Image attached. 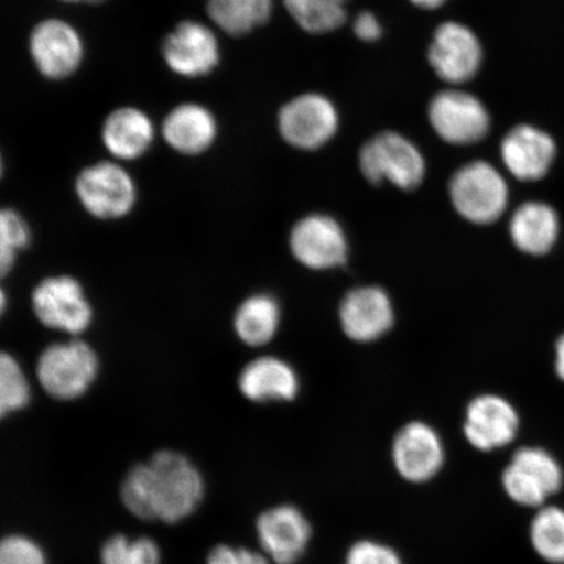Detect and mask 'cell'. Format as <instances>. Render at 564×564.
I'll use <instances>...</instances> for the list:
<instances>
[{"label":"cell","mask_w":564,"mask_h":564,"mask_svg":"<svg viewBox=\"0 0 564 564\" xmlns=\"http://www.w3.org/2000/svg\"><path fill=\"white\" fill-rule=\"evenodd\" d=\"M206 486L200 470L182 454L160 451L147 464L126 476L122 502L133 517L173 524L193 514L202 503Z\"/></svg>","instance_id":"6da1fadb"},{"label":"cell","mask_w":564,"mask_h":564,"mask_svg":"<svg viewBox=\"0 0 564 564\" xmlns=\"http://www.w3.org/2000/svg\"><path fill=\"white\" fill-rule=\"evenodd\" d=\"M500 482L511 502L539 510L563 489L564 469L550 451L524 446L514 451Z\"/></svg>","instance_id":"7a4b0ae2"},{"label":"cell","mask_w":564,"mask_h":564,"mask_svg":"<svg viewBox=\"0 0 564 564\" xmlns=\"http://www.w3.org/2000/svg\"><path fill=\"white\" fill-rule=\"evenodd\" d=\"M359 169L372 185L388 181L405 192L417 188L426 175L417 145L394 131L380 132L362 147Z\"/></svg>","instance_id":"3957f363"},{"label":"cell","mask_w":564,"mask_h":564,"mask_svg":"<svg viewBox=\"0 0 564 564\" xmlns=\"http://www.w3.org/2000/svg\"><path fill=\"white\" fill-rule=\"evenodd\" d=\"M98 357L87 343L73 340L53 344L41 352L37 379L52 398L76 400L86 394L97 378Z\"/></svg>","instance_id":"277c9868"},{"label":"cell","mask_w":564,"mask_h":564,"mask_svg":"<svg viewBox=\"0 0 564 564\" xmlns=\"http://www.w3.org/2000/svg\"><path fill=\"white\" fill-rule=\"evenodd\" d=\"M449 196L458 215L478 225L497 221L509 206V186L486 161L462 166L449 182Z\"/></svg>","instance_id":"5b68a950"},{"label":"cell","mask_w":564,"mask_h":564,"mask_svg":"<svg viewBox=\"0 0 564 564\" xmlns=\"http://www.w3.org/2000/svg\"><path fill=\"white\" fill-rule=\"evenodd\" d=\"M427 118L436 135L453 145L476 144L491 129V116L485 104L457 88L438 91L430 100Z\"/></svg>","instance_id":"8992f818"},{"label":"cell","mask_w":564,"mask_h":564,"mask_svg":"<svg viewBox=\"0 0 564 564\" xmlns=\"http://www.w3.org/2000/svg\"><path fill=\"white\" fill-rule=\"evenodd\" d=\"M75 189L83 208L100 220H118L137 204L135 182L115 162H98L84 169L77 175Z\"/></svg>","instance_id":"52a82bcc"},{"label":"cell","mask_w":564,"mask_h":564,"mask_svg":"<svg viewBox=\"0 0 564 564\" xmlns=\"http://www.w3.org/2000/svg\"><path fill=\"white\" fill-rule=\"evenodd\" d=\"M32 307L41 324L68 335L86 333L94 322V308L84 288L70 276L42 280L34 288Z\"/></svg>","instance_id":"ba28073f"},{"label":"cell","mask_w":564,"mask_h":564,"mask_svg":"<svg viewBox=\"0 0 564 564\" xmlns=\"http://www.w3.org/2000/svg\"><path fill=\"white\" fill-rule=\"evenodd\" d=\"M279 131L289 145L315 151L336 135L340 117L333 101L321 94L292 98L279 111Z\"/></svg>","instance_id":"9c48e42d"},{"label":"cell","mask_w":564,"mask_h":564,"mask_svg":"<svg viewBox=\"0 0 564 564\" xmlns=\"http://www.w3.org/2000/svg\"><path fill=\"white\" fill-rule=\"evenodd\" d=\"M427 59L436 76L451 86H463L479 73L484 62L481 41L469 26L448 20L436 28Z\"/></svg>","instance_id":"30bf717a"},{"label":"cell","mask_w":564,"mask_h":564,"mask_svg":"<svg viewBox=\"0 0 564 564\" xmlns=\"http://www.w3.org/2000/svg\"><path fill=\"white\" fill-rule=\"evenodd\" d=\"M391 458L394 470L404 481L422 485L441 474L446 463V447L433 426L412 421L394 435Z\"/></svg>","instance_id":"8fae6325"},{"label":"cell","mask_w":564,"mask_h":564,"mask_svg":"<svg viewBox=\"0 0 564 564\" xmlns=\"http://www.w3.org/2000/svg\"><path fill=\"white\" fill-rule=\"evenodd\" d=\"M520 415L509 400L497 394H481L471 400L463 425L465 440L481 453L502 449L517 440Z\"/></svg>","instance_id":"7c38bea8"},{"label":"cell","mask_w":564,"mask_h":564,"mask_svg":"<svg viewBox=\"0 0 564 564\" xmlns=\"http://www.w3.org/2000/svg\"><path fill=\"white\" fill-rule=\"evenodd\" d=\"M257 535L260 547L273 563L294 564L306 553L313 528L297 507L280 505L259 514Z\"/></svg>","instance_id":"4fadbf2b"},{"label":"cell","mask_w":564,"mask_h":564,"mask_svg":"<svg viewBox=\"0 0 564 564\" xmlns=\"http://www.w3.org/2000/svg\"><path fill=\"white\" fill-rule=\"evenodd\" d=\"M30 51L40 74L51 80L66 79L75 74L84 56L79 33L59 19H47L34 26Z\"/></svg>","instance_id":"5bb4252c"},{"label":"cell","mask_w":564,"mask_h":564,"mask_svg":"<svg viewBox=\"0 0 564 564\" xmlns=\"http://www.w3.org/2000/svg\"><path fill=\"white\" fill-rule=\"evenodd\" d=\"M289 243L294 258L310 270H330L347 260V237L340 224L326 215L302 218L294 225Z\"/></svg>","instance_id":"9a60e30c"},{"label":"cell","mask_w":564,"mask_h":564,"mask_svg":"<svg viewBox=\"0 0 564 564\" xmlns=\"http://www.w3.org/2000/svg\"><path fill=\"white\" fill-rule=\"evenodd\" d=\"M558 147L549 132L533 124H518L500 143V156L507 171L523 182L544 180L552 171Z\"/></svg>","instance_id":"2e32d148"},{"label":"cell","mask_w":564,"mask_h":564,"mask_svg":"<svg viewBox=\"0 0 564 564\" xmlns=\"http://www.w3.org/2000/svg\"><path fill=\"white\" fill-rule=\"evenodd\" d=\"M162 56L174 74L200 77L209 75L220 63V46L208 26L186 20L166 35Z\"/></svg>","instance_id":"e0dca14e"},{"label":"cell","mask_w":564,"mask_h":564,"mask_svg":"<svg viewBox=\"0 0 564 564\" xmlns=\"http://www.w3.org/2000/svg\"><path fill=\"white\" fill-rule=\"evenodd\" d=\"M345 335L358 343L382 337L393 326V307L383 289L366 286L347 294L340 307Z\"/></svg>","instance_id":"ac0fdd59"},{"label":"cell","mask_w":564,"mask_h":564,"mask_svg":"<svg viewBox=\"0 0 564 564\" xmlns=\"http://www.w3.org/2000/svg\"><path fill=\"white\" fill-rule=\"evenodd\" d=\"M238 387L247 400L262 404L294 400L300 391V380L291 365L282 359L260 357L246 365Z\"/></svg>","instance_id":"d6986e66"},{"label":"cell","mask_w":564,"mask_h":564,"mask_svg":"<svg viewBox=\"0 0 564 564\" xmlns=\"http://www.w3.org/2000/svg\"><path fill=\"white\" fill-rule=\"evenodd\" d=\"M162 137L174 151L196 156L209 150L217 137V122L199 104L176 106L162 123Z\"/></svg>","instance_id":"ffe728a7"},{"label":"cell","mask_w":564,"mask_h":564,"mask_svg":"<svg viewBox=\"0 0 564 564\" xmlns=\"http://www.w3.org/2000/svg\"><path fill=\"white\" fill-rule=\"evenodd\" d=\"M561 220L554 207L544 202H527L513 212L510 236L521 252L544 257L558 242Z\"/></svg>","instance_id":"44dd1931"},{"label":"cell","mask_w":564,"mask_h":564,"mask_svg":"<svg viewBox=\"0 0 564 564\" xmlns=\"http://www.w3.org/2000/svg\"><path fill=\"white\" fill-rule=\"evenodd\" d=\"M154 138L153 123L137 108L117 109L106 118L102 141L111 156L119 160H137L150 150Z\"/></svg>","instance_id":"7402d4cb"},{"label":"cell","mask_w":564,"mask_h":564,"mask_svg":"<svg viewBox=\"0 0 564 564\" xmlns=\"http://www.w3.org/2000/svg\"><path fill=\"white\" fill-rule=\"evenodd\" d=\"M281 310L270 294H253L239 305L232 326L239 340L249 347H262L278 334Z\"/></svg>","instance_id":"603a6c76"},{"label":"cell","mask_w":564,"mask_h":564,"mask_svg":"<svg viewBox=\"0 0 564 564\" xmlns=\"http://www.w3.org/2000/svg\"><path fill=\"white\" fill-rule=\"evenodd\" d=\"M273 0H207L214 23L232 37H242L270 20Z\"/></svg>","instance_id":"cb8c5ba5"},{"label":"cell","mask_w":564,"mask_h":564,"mask_svg":"<svg viewBox=\"0 0 564 564\" xmlns=\"http://www.w3.org/2000/svg\"><path fill=\"white\" fill-rule=\"evenodd\" d=\"M533 552L549 564H564V509L545 505L535 510L529 524Z\"/></svg>","instance_id":"d4e9b609"},{"label":"cell","mask_w":564,"mask_h":564,"mask_svg":"<svg viewBox=\"0 0 564 564\" xmlns=\"http://www.w3.org/2000/svg\"><path fill=\"white\" fill-rule=\"evenodd\" d=\"M349 0H284L289 15L302 31L326 34L341 28L348 19Z\"/></svg>","instance_id":"484cf974"},{"label":"cell","mask_w":564,"mask_h":564,"mask_svg":"<svg viewBox=\"0 0 564 564\" xmlns=\"http://www.w3.org/2000/svg\"><path fill=\"white\" fill-rule=\"evenodd\" d=\"M102 564H161L156 542L148 538L130 540L126 535H112L101 549Z\"/></svg>","instance_id":"4316f807"},{"label":"cell","mask_w":564,"mask_h":564,"mask_svg":"<svg viewBox=\"0 0 564 564\" xmlns=\"http://www.w3.org/2000/svg\"><path fill=\"white\" fill-rule=\"evenodd\" d=\"M31 388L17 358L3 352L0 357V413H15L30 404Z\"/></svg>","instance_id":"83f0119b"},{"label":"cell","mask_w":564,"mask_h":564,"mask_svg":"<svg viewBox=\"0 0 564 564\" xmlns=\"http://www.w3.org/2000/svg\"><path fill=\"white\" fill-rule=\"evenodd\" d=\"M31 242V231L17 210L3 209L0 214V271L7 274L15 263L18 252Z\"/></svg>","instance_id":"f1b7e54d"},{"label":"cell","mask_w":564,"mask_h":564,"mask_svg":"<svg viewBox=\"0 0 564 564\" xmlns=\"http://www.w3.org/2000/svg\"><path fill=\"white\" fill-rule=\"evenodd\" d=\"M0 564H47L44 550L26 535L12 534L0 545Z\"/></svg>","instance_id":"f546056e"},{"label":"cell","mask_w":564,"mask_h":564,"mask_svg":"<svg viewBox=\"0 0 564 564\" xmlns=\"http://www.w3.org/2000/svg\"><path fill=\"white\" fill-rule=\"evenodd\" d=\"M344 564H404L392 546L377 540H359L345 555Z\"/></svg>","instance_id":"4dcf8cb0"},{"label":"cell","mask_w":564,"mask_h":564,"mask_svg":"<svg viewBox=\"0 0 564 564\" xmlns=\"http://www.w3.org/2000/svg\"><path fill=\"white\" fill-rule=\"evenodd\" d=\"M264 553L252 552L245 547L218 545L210 550L207 564H271Z\"/></svg>","instance_id":"1f68e13d"},{"label":"cell","mask_w":564,"mask_h":564,"mask_svg":"<svg viewBox=\"0 0 564 564\" xmlns=\"http://www.w3.org/2000/svg\"><path fill=\"white\" fill-rule=\"evenodd\" d=\"M352 32H355L357 39L364 42H376L382 37L383 28L372 12L364 11L352 23Z\"/></svg>","instance_id":"d6a6232c"},{"label":"cell","mask_w":564,"mask_h":564,"mask_svg":"<svg viewBox=\"0 0 564 564\" xmlns=\"http://www.w3.org/2000/svg\"><path fill=\"white\" fill-rule=\"evenodd\" d=\"M555 372L564 383V334L555 344Z\"/></svg>","instance_id":"836d02e7"},{"label":"cell","mask_w":564,"mask_h":564,"mask_svg":"<svg viewBox=\"0 0 564 564\" xmlns=\"http://www.w3.org/2000/svg\"><path fill=\"white\" fill-rule=\"evenodd\" d=\"M411 2L421 10L433 11L441 9L448 0H411Z\"/></svg>","instance_id":"e575fe53"},{"label":"cell","mask_w":564,"mask_h":564,"mask_svg":"<svg viewBox=\"0 0 564 564\" xmlns=\"http://www.w3.org/2000/svg\"><path fill=\"white\" fill-rule=\"evenodd\" d=\"M62 2H68V3L84 2V3H89V4H98V3L104 2V0H62Z\"/></svg>","instance_id":"d590c367"}]
</instances>
